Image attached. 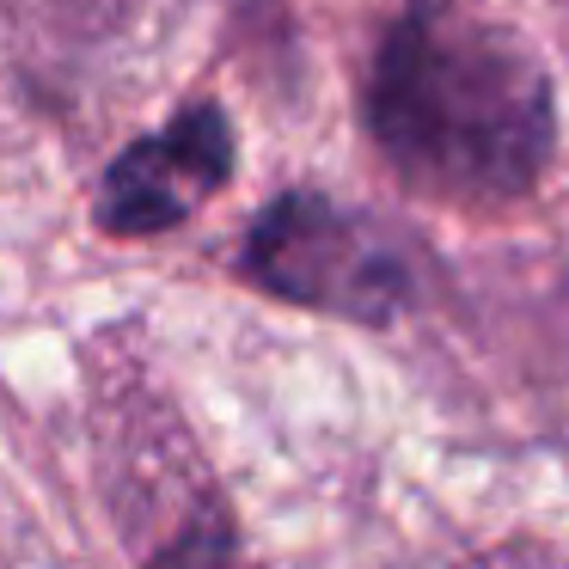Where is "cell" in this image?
I'll return each instance as SVG.
<instances>
[{"instance_id": "7a4b0ae2", "label": "cell", "mask_w": 569, "mask_h": 569, "mask_svg": "<svg viewBox=\"0 0 569 569\" xmlns=\"http://www.w3.org/2000/svg\"><path fill=\"white\" fill-rule=\"evenodd\" d=\"M239 263L263 295L356 325H386L417 300V246L319 190L276 197L251 221Z\"/></svg>"}, {"instance_id": "6da1fadb", "label": "cell", "mask_w": 569, "mask_h": 569, "mask_svg": "<svg viewBox=\"0 0 569 569\" xmlns=\"http://www.w3.org/2000/svg\"><path fill=\"white\" fill-rule=\"evenodd\" d=\"M368 136L441 202H515L557 153L551 80L508 26L466 0H405L368 68Z\"/></svg>"}, {"instance_id": "277c9868", "label": "cell", "mask_w": 569, "mask_h": 569, "mask_svg": "<svg viewBox=\"0 0 569 569\" xmlns=\"http://www.w3.org/2000/svg\"><path fill=\"white\" fill-rule=\"evenodd\" d=\"M148 569H246V551H239L233 527L221 515H202L178 532L172 545L148 557Z\"/></svg>"}, {"instance_id": "3957f363", "label": "cell", "mask_w": 569, "mask_h": 569, "mask_svg": "<svg viewBox=\"0 0 569 569\" xmlns=\"http://www.w3.org/2000/svg\"><path fill=\"white\" fill-rule=\"evenodd\" d=\"M227 178H233V123L221 104L197 99L104 166L92 214L117 239H153L190 221L214 190H227Z\"/></svg>"}]
</instances>
